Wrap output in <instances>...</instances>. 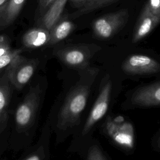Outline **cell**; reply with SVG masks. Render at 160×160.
<instances>
[{
  "instance_id": "6da1fadb",
  "label": "cell",
  "mask_w": 160,
  "mask_h": 160,
  "mask_svg": "<svg viewBox=\"0 0 160 160\" xmlns=\"http://www.w3.org/2000/svg\"><path fill=\"white\" fill-rule=\"evenodd\" d=\"M92 82L82 79L68 92L59 110L57 127L66 130L78 125L85 109L91 92Z\"/></svg>"
},
{
  "instance_id": "7a4b0ae2",
  "label": "cell",
  "mask_w": 160,
  "mask_h": 160,
  "mask_svg": "<svg viewBox=\"0 0 160 160\" xmlns=\"http://www.w3.org/2000/svg\"><path fill=\"white\" fill-rule=\"evenodd\" d=\"M112 89V82L106 76L88 118L83 124L80 132V138H85L88 136L106 114L111 101Z\"/></svg>"
},
{
  "instance_id": "3957f363",
  "label": "cell",
  "mask_w": 160,
  "mask_h": 160,
  "mask_svg": "<svg viewBox=\"0 0 160 160\" xmlns=\"http://www.w3.org/2000/svg\"><path fill=\"white\" fill-rule=\"evenodd\" d=\"M40 98L41 89L38 86L29 91L15 112L14 119L18 129L24 130L31 126L38 109Z\"/></svg>"
},
{
  "instance_id": "277c9868",
  "label": "cell",
  "mask_w": 160,
  "mask_h": 160,
  "mask_svg": "<svg viewBox=\"0 0 160 160\" xmlns=\"http://www.w3.org/2000/svg\"><path fill=\"white\" fill-rule=\"evenodd\" d=\"M38 64L35 59H27L19 55L7 68L6 75L10 82L21 89L32 78Z\"/></svg>"
},
{
  "instance_id": "5b68a950",
  "label": "cell",
  "mask_w": 160,
  "mask_h": 160,
  "mask_svg": "<svg viewBox=\"0 0 160 160\" xmlns=\"http://www.w3.org/2000/svg\"><path fill=\"white\" fill-rule=\"evenodd\" d=\"M98 48L96 44L74 46L59 50L56 56L66 66L84 69L87 68L90 59Z\"/></svg>"
},
{
  "instance_id": "8992f818",
  "label": "cell",
  "mask_w": 160,
  "mask_h": 160,
  "mask_svg": "<svg viewBox=\"0 0 160 160\" xmlns=\"http://www.w3.org/2000/svg\"><path fill=\"white\" fill-rule=\"evenodd\" d=\"M128 12L126 9H121L103 16L93 22V32L100 39L110 38L124 25L128 21Z\"/></svg>"
},
{
  "instance_id": "52a82bcc",
  "label": "cell",
  "mask_w": 160,
  "mask_h": 160,
  "mask_svg": "<svg viewBox=\"0 0 160 160\" xmlns=\"http://www.w3.org/2000/svg\"><path fill=\"white\" fill-rule=\"evenodd\" d=\"M121 68L129 75H148L160 72V64L148 56L133 54L125 59Z\"/></svg>"
},
{
  "instance_id": "ba28073f",
  "label": "cell",
  "mask_w": 160,
  "mask_h": 160,
  "mask_svg": "<svg viewBox=\"0 0 160 160\" xmlns=\"http://www.w3.org/2000/svg\"><path fill=\"white\" fill-rule=\"evenodd\" d=\"M105 131L112 142L119 146L126 149L134 148L133 128L130 123L109 119L106 122Z\"/></svg>"
},
{
  "instance_id": "9c48e42d",
  "label": "cell",
  "mask_w": 160,
  "mask_h": 160,
  "mask_svg": "<svg viewBox=\"0 0 160 160\" xmlns=\"http://www.w3.org/2000/svg\"><path fill=\"white\" fill-rule=\"evenodd\" d=\"M129 104L133 107L148 108L160 105V81L139 88L130 96Z\"/></svg>"
},
{
  "instance_id": "30bf717a",
  "label": "cell",
  "mask_w": 160,
  "mask_h": 160,
  "mask_svg": "<svg viewBox=\"0 0 160 160\" xmlns=\"http://www.w3.org/2000/svg\"><path fill=\"white\" fill-rule=\"evenodd\" d=\"M160 21V16H155L144 8L139 19L132 38V42H137L146 36Z\"/></svg>"
},
{
  "instance_id": "8fae6325",
  "label": "cell",
  "mask_w": 160,
  "mask_h": 160,
  "mask_svg": "<svg viewBox=\"0 0 160 160\" xmlns=\"http://www.w3.org/2000/svg\"><path fill=\"white\" fill-rule=\"evenodd\" d=\"M49 30L42 28H34L28 30L22 36V42L27 48H38L48 44Z\"/></svg>"
},
{
  "instance_id": "7c38bea8",
  "label": "cell",
  "mask_w": 160,
  "mask_h": 160,
  "mask_svg": "<svg viewBox=\"0 0 160 160\" xmlns=\"http://www.w3.org/2000/svg\"><path fill=\"white\" fill-rule=\"evenodd\" d=\"M67 0H54L40 20L41 27L50 30L59 21Z\"/></svg>"
},
{
  "instance_id": "4fadbf2b",
  "label": "cell",
  "mask_w": 160,
  "mask_h": 160,
  "mask_svg": "<svg viewBox=\"0 0 160 160\" xmlns=\"http://www.w3.org/2000/svg\"><path fill=\"white\" fill-rule=\"evenodd\" d=\"M26 0H9L0 12V26L6 27L12 24L18 16Z\"/></svg>"
},
{
  "instance_id": "5bb4252c",
  "label": "cell",
  "mask_w": 160,
  "mask_h": 160,
  "mask_svg": "<svg viewBox=\"0 0 160 160\" xmlns=\"http://www.w3.org/2000/svg\"><path fill=\"white\" fill-rule=\"evenodd\" d=\"M74 24L69 20L57 21L49 30V39L48 44H55L65 39L73 30Z\"/></svg>"
},
{
  "instance_id": "9a60e30c",
  "label": "cell",
  "mask_w": 160,
  "mask_h": 160,
  "mask_svg": "<svg viewBox=\"0 0 160 160\" xmlns=\"http://www.w3.org/2000/svg\"><path fill=\"white\" fill-rule=\"evenodd\" d=\"M116 1L118 0H69L72 6L79 8L74 14L76 17L109 5Z\"/></svg>"
},
{
  "instance_id": "2e32d148",
  "label": "cell",
  "mask_w": 160,
  "mask_h": 160,
  "mask_svg": "<svg viewBox=\"0 0 160 160\" xmlns=\"http://www.w3.org/2000/svg\"><path fill=\"white\" fill-rule=\"evenodd\" d=\"M9 98V89L7 83L0 81V121L6 118Z\"/></svg>"
},
{
  "instance_id": "e0dca14e",
  "label": "cell",
  "mask_w": 160,
  "mask_h": 160,
  "mask_svg": "<svg viewBox=\"0 0 160 160\" xmlns=\"http://www.w3.org/2000/svg\"><path fill=\"white\" fill-rule=\"evenodd\" d=\"M86 160H107V158L101 149L94 144L89 149Z\"/></svg>"
},
{
  "instance_id": "ac0fdd59",
  "label": "cell",
  "mask_w": 160,
  "mask_h": 160,
  "mask_svg": "<svg viewBox=\"0 0 160 160\" xmlns=\"http://www.w3.org/2000/svg\"><path fill=\"white\" fill-rule=\"evenodd\" d=\"M144 8L152 14L160 16V0H149Z\"/></svg>"
},
{
  "instance_id": "d6986e66",
  "label": "cell",
  "mask_w": 160,
  "mask_h": 160,
  "mask_svg": "<svg viewBox=\"0 0 160 160\" xmlns=\"http://www.w3.org/2000/svg\"><path fill=\"white\" fill-rule=\"evenodd\" d=\"M11 49L9 39L5 36H0V58Z\"/></svg>"
},
{
  "instance_id": "ffe728a7",
  "label": "cell",
  "mask_w": 160,
  "mask_h": 160,
  "mask_svg": "<svg viewBox=\"0 0 160 160\" xmlns=\"http://www.w3.org/2000/svg\"><path fill=\"white\" fill-rule=\"evenodd\" d=\"M54 0H39L38 1V8L41 12L46 10L49 8L51 4Z\"/></svg>"
},
{
  "instance_id": "44dd1931",
  "label": "cell",
  "mask_w": 160,
  "mask_h": 160,
  "mask_svg": "<svg viewBox=\"0 0 160 160\" xmlns=\"http://www.w3.org/2000/svg\"><path fill=\"white\" fill-rule=\"evenodd\" d=\"M42 158L39 153H33L24 160H42Z\"/></svg>"
},
{
  "instance_id": "7402d4cb",
  "label": "cell",
  "mask_w": 160,
  "mask_h": 160,
  "mask_svg": "<svg viewBox=\"0 0 160 160\" xmlns=\"http://www.w3.org/2000/svg\"><path fill=\"white\" fill-rule=\"evenodd\" d=\"M9 0H0V12L3 9L4 6L8 2Z\"/></svg>"
},
{
  "instance_id": "603a6c76",
  "label": "cell",
  "mask_w": 160,
  "mask_h": 160,
  "mask_svg": "<svg viewBox=\"0 0 160 160\" xmlns=\"http://www.w3.org/2000/svg\"><path fill=\"white\" fill-rule=\"evenodd\" d=\"M156 144H157V147H158V148L160 149V135H159V138H158V140H157Z\"/></svg>"
}]
</instances>
